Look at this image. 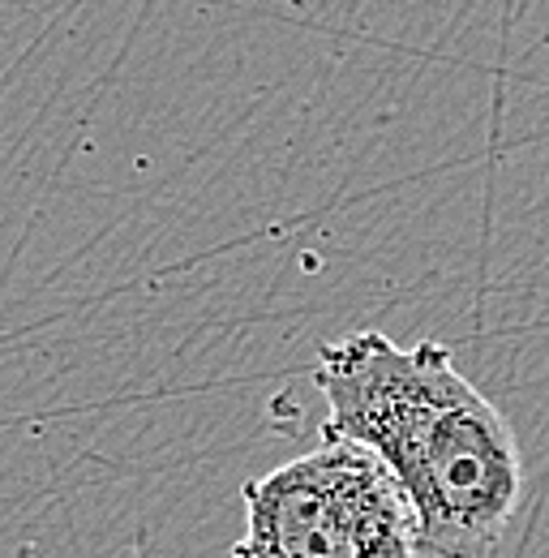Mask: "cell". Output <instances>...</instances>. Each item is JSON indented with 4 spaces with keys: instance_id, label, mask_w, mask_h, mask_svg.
<instances>
[{
    "instance_id": "obj_2",
    "label": "cell",
    "mask_w": 549,
    "mask_h": 558,
    "mask_svg": "<svg viewBox=\"0 0 549 558\" xmlns=\"http://www.w3.org/2000/svg\"><path fill=\"white\" fill-rule=\"evenodd\" d=\"M232 558H420L416 520L391 469L356 442L314 447L241 489Z\"/></svg>"
},
{
    "instance_id": "obj_1",
    "label": "cell",
    "mask_w": 549,
    "mask_h": 558,
    "mask_svg": "<svg viewBox=\"0 0 549 558\" xmlns=\"http://www.w3.org/2000/svg\"><path fill=\"white\" fill-rule=\"evenodd\" d=\"M322 438L369 447L400 482L420 558H489L524 498V456L507 417L438 340L356 331L322 344Z\"/></svg>"
}]
</instances>
